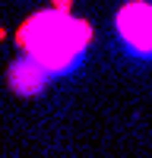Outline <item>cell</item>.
I'll use <instances>...</instances> for the list:
<instances>
[{"instance_id": "obj_1", "label": "cell", "mask_w": 152, "mask_h": 158, "mask_svg": "<svg viewBox=\"0 0 152 158\" xmlns=\"http://www.w3.org/2000/svg\"><path fill=\"white\" fill-rule=\"evenodd\" d=\"M16 44L51 76H70L92 44V29L67 10H41L25 19V25H19Z\"/></svg>"}, {"instance_id": "obj_2", "label": "cell", "mask_w": 152, "mask_h": 158, "mask_svg": "<svg viewBox=\"0 0 152 158\" xmlns=\"http://www.w3.org/2000/svg\"><path fill=\"white\" fill-rule=\"evenodd\" d=\"M114 29L124 51L136 60H152V3L146 0H130L117 10Z\"/></svg>"}, {"instance_id": "obj_3", "label": "cell", "mask_w": 152, "mask_h": 158, "mask_svg": "<svg viewBox=\"0 0 152 158\" xmlns=\"http://www.w3.org/2000/svg\"><path fill=\"white\" fill-rule=\"evenodd\" d=\"M51 79H54V76H51L41 63H35L32 57H25V54L19 60H13V67H10V85H13V92H19V95H25V98L41 95Z\"/></svg>"}]
</instances>
